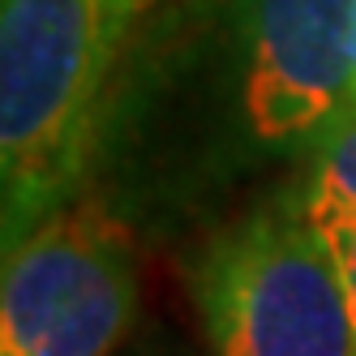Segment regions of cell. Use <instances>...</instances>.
Returning <instances> with one entry per match:
<instances>
[{
    "mask_svg": "<svg viewBox=\"0 0 356 356\" xmlns=\"http://www.w3.org/2000/svg\"><path fill=\"white\" fill-rule=\"evenodd\" d=\"M146 0H0L5 249L82 189L124 35Z\"/></svg>",
    "mask_w": 356,
    "mask_h": 356,
    "instance_id": "6da1fadb",
    "label": "cell"
},
{
    "mask_svg": "<svg viewBox=\"0 0 356 356\" xmlns=\"http://www.w3.org/2000/svg\"><path fill=\"white\" fill-rule=\"evenodd\" d=\"M193 300L211 356H356L343 279L305 193L215 232L197 253Z\"/></svg>",
    "mask_w": 356,
    "mask_h": 356,
    "instance_id": "7a4b0ae2",
    "label": "cell"
},
{
    "mask_svg": "<svg viewBox=\"0 0 356 356\" xmlns=\"http://www.w3.org/2000/svg\"><path fill=\"white\" fill-rule=\"evenodd\" d=\"M138 318V249L104 202L73 197L5 249L0 356H112Z\"/></svg>",
    "mask_w": 356,
    "mask_h": 356,
    "instance_id": "3957f363",
    "label": "cell"
},
{
    "mask_svg": "<svg viewBox=\"0 0 356 356\" xmlns=\"http://www.w3.org/2000/svg\"><path fill=\"white\" fill-rule=\"evenodd\" d=\"M241 108L266 150L322 146L356 112L352 0H232Z\"/></svg>",
    "mask_w": 356,
    "mask_h": 356,
    "instance_id": "277c9868",
    "label": "cell"
},
{
    "mask_svg": "<svg viewBox=\"0 0 356 356\" xmlns=\"http://www.w3.org/2000/svg\"><path fill=\"white\" fill-rule=\"evenodd\" d=\"M305 211H309L318 236L326 241L330 258L339 266L348 309H352V330H356V197L339 189L330 176L314 172L309 185H305Z\"/></svg>",
    "mask_w": 356,
    "mask_h": 356,
    "instance_id": "5b68a950",
    "label": "cell"
},
{
    "mask_svg": "<svg viewBox=\"0 0 356 356\" xmlns=\"http://www.w3.org/2000/svg\"><path fill=\"white\" fill-rule=\"evenodd\" d=\"M318 150H322V155H318V168H314V172L330 176L339 189H348V193L356 197V112H352Z\"/></svg>",
    "mask_w": 356,
    "mask_h": 356,
    "instance_id": "8992f818",
    "label": "cell"
},
{
    "mask_svg": "<svg viewBox=\"0 0 356 356\" xmlns=\"http://www.w3.org/2000/svg\"><path fill=\"white\" fill-rule=\"evenodd\" d=\"M352 60H356V0H352Z\"/></svg>",
    "mask_w": 356,
    "mask_h": 356,
    "instance_id": "52a82bcc",
    "label": "cell"
},
{
    "mask_svg": "<svg viewBox=\"0 0 356 356\" xmlns=\"http://www.w3.org/2000/svg\"><path fill=\"white\" fill-rule=\"evenodd\" d=\"M146 5H150V0H146Z\"/></svg>",
    "mask_w": 356,
    "mask_h": 356,
    "instance_id": "ba28073f",
    "label": "cell"
}]
</instances>
